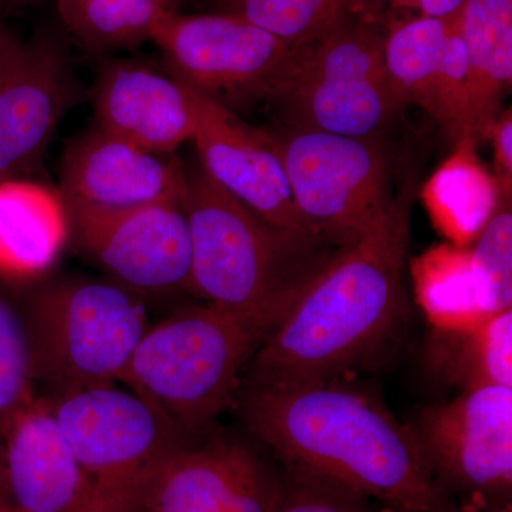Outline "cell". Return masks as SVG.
Returning a JSON list of instances; mask_svg holds the SVG:
<instances>
[{
  "instance_id": "19",
  "label": "cell",
  "mask_w": 512,
  "mask_h": 512,
  "mask_svg": "<svg viewBox=\"0 0 512 512\" xmlns=\"http://www.w3.org/2000/svg\"><path fill=\"white\" fill-rule=\"evenodd\" d=\"M74 86L60 47L49 39L23 45L0 82V180L20 177L43 156Z\"/></svg>"
},
{
  "instance_id": "7",
  "label": "cell",
  "mask_w": 512,
  "mask_h": 512,
  "mask_svg": "<svg viewBox=\"0 0 512 512\" xmlns=\"http://www.w3.org/2000/svg\"><path fill=\"white\" fill-rule=\"evenodd\" d=\"M271 100L284 104L292 128L376 138L402 107L384 64V29L348 16L319 42L295 49Z\"/></svg>"
},
{
  "instance_id": "37",
  "label": "cell",
  "mask_w": 512,
  "mask_h": 512,
  "mask_svg": "<svg viewBox=\"0 0 512 512\" xmlns=\"http://www.w3.org/2000/svg\"><path fill=\"white\" fill-rule=\"evenodd\" d=\"M136 512H143V511H136Z\"/></svg>"
},
{
  "instance_id": "9",
  "label": "cell",
  "mask_w": 512,
  "mask_h": 512,
  "mask_svg": "<svg viewBox=\"0 0 512 512\" xmlns=\"http://www.w3.org/2000/svg\"><path fill=\"white\" fill-rule=\"evenodd\" d=\"M151 42L168 72L204 96L228 101L272 99L295 50L237 13L184 15L168 10Z\"/></svg>"
},
{
  "instance_id": "1",
  "label": "cell",
  "mask_w": 512,
  "mask_h": 512,
  "mask_svg": "<svg viewBox=\"0 0 512 512\" xmlns=\"http://www.w3.org/2000/svg\"><path fill=\"white\" fill-rule=\"evenodd\" d=\"M238 412L288 473L400 512H454L412 429L342 383L239 389Z\"/></svg>"
},
{
  "instance_id": "15",
  "label": "cell",
  "mask_w": 512,
  "mask_h": 512,
  "mask_svg": "<svg viewBox=\"0 0 512 512\" xmlns=\"http://www.w3.org/2000/svg\"><path fill=\"white\" fill-rule=\"evenodd\" d=\"M187 177L175 154L144 150L96 126L64 148L59 191L69 211H121L183 200Z\"/></svg>"
},
{
  "instance_id": "14",
  "label": "cell",
  "mask_w": 512,
  "mask_h": 512,
  "mask_svg": "<svg viewBox=\"0 0 512 512\" xmlns=\"http://www.w3.org/2000/svg\"><path fill=\"white\" fill-rule=\"evenodd\" d=\"M192 143L202 173L221 190L276 227L315 235L293 201L278 134L245 123L204 96Z\"/></svg>"
},
{
  "instance_id": "3",
  "label": "cell",
  "mask_w": 512,
  "mask_h": 512,
  "mask_svg": "<svg viewBox=\"0 0 512 512\" xmlns=\"http://www.w3.org/2000/svg\"><path fill=\"white\" fill-rule=\"evenodd\" d=\"M191 238L187 291L225 311L279 323L336 251L315 235L276 227L212 183L188 173Z\"/></svg>"
},
{
  "instance_id": "17",
  "label": "cell",
  "mask_w": 512,
  "mask_h": 512,
  "mask_svg": "<svg viewBox=\"0 0 512 512\" xmlns=\"http://www.w3.org/2000/svg\"><path fill=\"white\" fill-rule=\"evenodd\" d=\"M204 94L173 73L137 62L104 66L93 90L97 127L154 153L175 154L192 141Z\"/></svg>"
},
{
  "instance_id": "33",
  "label": "cell",
  "mask_w": 512,
  "mask_h": 512,
  "mask_svg": "<svg viewBox=\"0 0 512 512\" xmlns=\"http://www.w3.org/2000/svg\"><path fill=\"white\" fill-rule=\"evenodd\" d=\"M0 512H22L18 510V508L13 507V505H0Z\"/></svg>"
},
{
  "instance_id": "29",
  "label": "cell",
  "mask_w": 512,
  "mask_h": 512,
  "mask_svg": "<svg viewBox=\"0 0 512 512\" xmlns=\"http://www.w3.org/2000/svg\"><path fill=\"white\" fill-rule=\"evenodd\" d=\"M487 141L494 150V177L501 195L511 201L512 195V113L510 107L495 119Z\"/></svg>"
},
{
  "instance_id": "25",
  "label": "cell",
  "mask_w": 512,
  "mask_h": 512,
  "mask_svg": "<svg viewBox=\"0 0 512 512\" xmlns=\"http://www.w3.org/2000/svg\"><path fill=\"white\" fill-rule=\"evenodd\" d=\"M231 12L293 50L313 45L348 18L349 0H231Z\"/></svg>"
},
{
  "instance_id": "23",
  "label": "cell",
  "mask_w": 512,
  "mask_h": 512,
  "mask_svg": "<svg viewBox=\"0 0 512 512\" xmlns=\"http://www.w3.org/2000/svg\"><path fill=\"white\" fill-rule=\"evenodd\" d=\"M429 365L440 379L463 392L512 387V309L473 328L434 330Z\"/></svg>"
},
{
  "instance_id": "8",
  "label": "cell",
  "mask_w": 512,
  "mask_h": 512,
  "mask_svg": "<svg viewBox=\"0 0 512 512\" xmlns=\"http://www.w3.org/2000/svg\"><path fill=\"white\" fill-rule=\"evenodd\" d=\"M299 214L335 248L365 235L393 204L386 156L376 138L291 128L279 136Z\"/></svg>"
},
{
  "instance_id": "20",
  "label": "cell",
  "mask_w": 512,
  "mask_h": 512,
  "mask_svg": "<svg viewBox=\"0 0 512 512\" xmlns=\"http://www.w3.org/2000/svg\"><path fill=\"white\" fill-rule=\"evenodd\" d=\"M70 237L69 208L59 190L22 175L0 180V275L40 281Z\"/></svg>"
},
{
  "instance_id": "32",
  "label": "cell",
  "mask_w": 512,
  "mask_h": 512,
  "mask_svg": "<svg viewBox=\"0 0 512 512\" xmlns=\"http://www.w3.org/2000/svg\"><path fill=\"white\" fill-rule=\"evenodd\" d=\"M0 505H10L8 491H6L5 478H3L2 467H0Z\"/></svg>"
},
{
  "instance_id": "4",
  "label": "cell",
  "mask_w": 512,
  "mask_h": 512,
  "mask_svg": "<svg viewBox=\"0 0 512 512\" xmlns=\"http://www.w3.org/2000/svg\"><path fill=\"white\" fill-rule=\"evenodd\" d=\"M278 323L205 303L148 326L121 384L185 433L210 430Z\"/></svg>"
},
{
  "instance_id": "5",
  "label": "cell",
  "mask_w": 512,
  "mask_h": 512,
  "mask_svg": "<svg viewBox=\"0 0 512 512\" xmlns=\"http://www.w3.org/2000/svg\"><path fill=\"white\" fill-rule=\"evenodd\" d=\"M20 306L36 379L53 387V394L121 384L150 326L138 296L110 279H50Z\"/></svg>"
},
{
  "instance_id": "31",
  "label": "cell",
  "mask_w": 512,
  "mask_h": 512,
  "mask_svg": "<svg viewBox=\"0 0 512 512\" xmlns=\"http://www.w3.org/2000/svg\"><path fill=\"white\" fill-rule=\"evenodd\" d=\"M454 512H512L511 504L504 503L501 505L493 503V501H468L463 507L456 508Z\"/></svg>"
},
{
  "instance_id": "11",
  "label": "cell",
  "mask_w": 512,
  "mask_h": 512,
  "mask_svg": "<svg viewBox=\"0 0 512 512\" xmlns=\"http://www.w3.org/2000/svg\"><path fill=\"white\" fill-rule=\"evenodd\" d=\"M204 434H192L160 461L137 511L275 512L284 471L244 441Z\"/></svg>"
},
{
  "instance_id": "28",
  "label": "cell",
  "mask_w": 512,
  "mask_h": 512,
  "mask_svg": "<svg viewBox=\"0 0 512 512\" xmlns=\"http://www.w3.org/2000/svg\"><path fill=\"white\" fill-rule=\"evenodd\" d=\"M466 0H349L348 16L384 26L396 20L446 18L460 12Z\"/></svg>"
},
{
  "instance_id": "18",
  "label": "cell",
  "mask_w": 512,
  "mask_h": 512,
  "mask_svg": "<svg viewBox=\"0 0 512 512\" xmlns=\"http://www.w3.org/2000/svg\"><path fill=\"white\" fill-rule=\"evenodd\" d=\"M9 504L22 512H96L92 487L47 397L20 407L0 430Z\"/></svg>"
},
{
  "instance_id": "16",
  "label": "cell",
  "mask_w": 512,
  "mask_h": 512,
  "mask_svg": "<svg viewBox=\"0 0 512 512\" xmlns=\"http://www.w3.org/2000/svg\"><path fill=\"white\" fill-rule=\"evenodd\" d=\"M384 64L400 106L426 111L454 144L467 136L468 66L461 10L446 18L396 20L384 26Z\"/></svg>"
},
{
  "instance_id": "30",
  "label": "cell",
  "mask_w": 512,
  "mask_h": 512,
  "mask_svg": "<svg viewBox=\"0 0 512 512\" xmlns=\"http://www.w3.org/2000/svg\"><path fill=\"white\" fill-rule=\"evenodd\" d=\"M22 49V43L10 36L9 33L0 30V82L18 60Z\"/></svg>"
},
{
  "instance_id": "24",
  "label": "cell",
  "mask_w": 512,
  "mask_h": 512,
  "mask_svg": "<svg viewBox=\"0 0 512 512\" xmlns=\"http://www.w3.org/2000/svg\"><path fill=\"white\" fill-rule=\"evenodd\" d=\"M168 0H77L57 5L70 35L93 53L131 49L153 39Z\"/></svg>"
},
{
  "instance_id": "6",
  "label": "cell",
  "mask_w": 512,
  "mask_h": 512,
  "mask_svg": "<svg viewBox=\"0 0 512 512\" xmlns=\"http://www.w3.org/2000/svg\"><path fill=\"white\" fill-rule=\"evenodd\" d=\"M47 400L89 480L96 512H136L160 461L192 436L120 384Z\"/></svg>"
},
{
  "instance_id": "13",
  "label": "cell",
  "mask_w": 512,
  "mask_h": 512,
  "mask_svg": "<svg viewBox=\"0 0 512 512\" xmlns=\"http://www.w3.org/2000/svg\"><path fill=\"white\" fill-rule=\"evenodd\" d=\"M414 295L434 330L480 325L512 309V212L510 202L473 244L443 242L410 262Z\"/></svg>"
},
{
  "instance_id": "35",
  "label": "cell",
  "mask_w": 512,
  "mask_h": 512,
  "mask_svg": "<svg viewBox=\"0 0 512 512\" xmlns=\"http://www.w3.org/2000/svg\"><path fill=\"white\" fill-rule=\"evenodd\" d=\"M380 512H400V511L392 510V508L383 507L382 511H380Z\"/></svg>"
},
{
  "instance_id": "2",
  "label": "cell",
  "mask_w": 512,
  "mask_h": 512,
  "mask_svg": "<svg viewBox=\"0 0 512 512\" xmlns=\"http://www.w3.org/2000/svg\"><path fill=\"white\" fill-rule=\"evenodd\" d=\"M413 197L412 187H404L365 235L320 266L256 350L241 384L342 383L392 338L406 311Z\"/></svg>"
},
{
  "instance_id": "36",
  "label": "cell",
  "mask_w": 512,
  "mask_h": 512,
  "mask_svg": "<svg viewBox=\"0 0 512 512\" xmlns=\"http://www.w3.org/2000/svg\"><path fill=\"white\" fill-rule=\"evenodd\" d=\"M168 2H170V3H171V6H173V8H174V2H175V0H168Z\"/></svg>"
},
{
  "instance_id": "34",
  "label": "cell",
  "mask_w": 512,
  "mask_h": 512,
  "mask_svg": "<svg viewBox=\"0 0 512 512\" xmlns=\"http://www.w3.org/2000/svg\"><path fill=\"white\" fill-rule=\"evenodd\" d=\"M57 5H63V3L77 2V0H56Z\"/></svg>"
},
{
  "instance_id": "10",
  "label": "cell",
  "mask_w": 512,
  "mask_h": 512,
  "mask_svg": "<svg viewBox=\"0 0 512 512\" xmlns=\"http://www.w3.org/2000/svg\"><path fill=\"white\" fill-rule=\"evenodd\" d=\"M412 431L448 493L493 503L511 493L512 387L467 390L423 410Z\"/></svg>"
},
{
  "instance_id": "26",
  "label": "cell",
  "mask_w": 512,
  "mask_h": 512,
  "mask_svg": "<svg viewBox=\"0 0 512 512\" xmlns=\"http://www.w3.org/2000/svg\"><path fill=\"white\" fill-rule=\"evenodd\" d=\"M36 382L32 342L22 306L0 291V430L36 396Z\"/></svg>"
},
{
  "instance_id": "12",
  "label": "cell",
  "mask_w": 512,
  "mask_h": 512,
  "mask_svg": "<svg viewBox=\"0 0 512 512\" xmlns=\"http://www.w3.org/2000/svg\"><path fill=\"white\" fill-rule=\"evenodd\" d=\"M183 200L69 211L72 237L111 282L134 295L187 291L191 238Z\"/></svg>"
},
{
  "instance_id": "21",
  "label": "cell",
  "mask_w": 512,
  "mask_h": 512,
  "mask_svg": "<svg viewBox=\"0 0 512 512\" xmlns=\"http://www.w3.org/2000/svg\"><path fill=\"white\" fill-rule=\"evenodd\" d=\"M467 136L487 141L512 82V0H466Z\"/></svg>"
},
{
  "instance_id": "22",
  "label": "cell",
  "mask_w": 512,
  "mask_h": 512,
  "mask_svg": "<svg viewBox=\"0 0 512 512\" xmlns=\"http://www.w3.org/2000/svg\"><path fill=\"white\" fill-rule=\"evenodd\" d=\"M476 147L473 138H460L421 190L434 227L447 242L460 247L473 244L503 202L510 201L501 195L500 185L481 163Z\"/></svg>"
},
{
  "instance_id": "27",
  "label": "cell",
  "mask_w": 512,
  "mask_h": 512,
  "mask_svg": "<svg viewBox=\"0 0 512 512\" xmlns=\"http://www.w3.org/2000/svg\"><path fill=\"white\" fill-rule=\"evenodd\" d=\"M284 471V487L275 512H373L365 498L335 487Z\"/></svg>"
}]
</instances>
